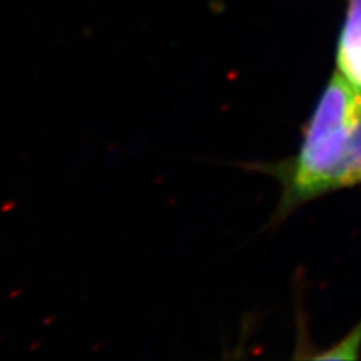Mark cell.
<instances>
[{"mask_svg":"<svg viewBox=\"0 0 361 361\" xmlns=\"http://www.w3.org/2000/svg\"><path fill=\"white\" fill-rule=\"evenodd\" d=\"M360 119L361 92L336 71L304 126L297 155L256 166L281 187L274 221L285 220L310 200L342 190L348 146Z\"/></svg>","mask_w":361,"mask_h":361,"instance_id":"6da1fadb","label":"cell"},{"mask_svg":"<svg viewBox=\"0 0 361 361\" xmlns=\"http://www.w3.org/2000/svg\"><path fill=\"white\" fill-rule=\"evenodd\" d=\"M336 71L361 92V0H346L336 45Z\"/></svg>","mask_w":361,"mask_h":361,"instance_id":"7a4b0ae2","label":"cell"},{"mask_svg":"<svg viewBox=\"0 0 361 361\" xmlns=\"http://www.w3.org/2000/svg\"><path fill=\"white\" fill-rule=\"evenodd\" d=\"M357 184H361V119L351 135V140H349L342 188L354 187Z\"/></svg>","mask_w":361,"mask_h":361,"instance_id":"3957f363","label":"cell"},{"mask_svg":"<svg viewBox=\"0 0 361 361\" xmlns=\"http://www.w3.org/2000/svg\"><path fill=\"white\" fill-rule=\"evenodd\" d=\"M361 348V324L353 330V337H348L345 342H342L337 348H333L330 353L321 354L318 358H357L358 353L357 349Z\"/></svg>","mask_w":361,"mask_h":361,"instance_id":"277c9868","label":"cell"}]
</instances>
